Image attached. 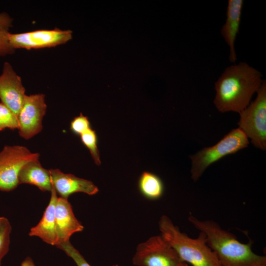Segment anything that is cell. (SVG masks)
<instances>
[{
	"label": "cell",
	"mask_w": 266,
	"mask_h": 266,
	"mask_svg": "<svg viewBox=\"0 0 266 266\" xmlns=\"http://www.w3.org/2000/svg\"><path fill=\"white\" fill-rule=\"evenodd\" d=\"M159 227L162 236L184 262L192 266H220L216 255L207 245L203 232H200L197 238H192L182 233L166 215L161 217Z\"/></svg>",
	"instance_id": "3"
},
{
	"label": "cell",
	"mask_w": 266,
	"mask_h": 266,
	"mask_svg": "<svg viewBox=\"0 0 266 266\" xmlns=\"http://www.w3.org/2000/svg\"><path fill=\"white\" fill-rule=\"evenodd\" d=\"M261 73L245 62L227 67L215 83L213 103L222 113H240L250 104L254 93L260 88Z\"/></svg>",
	"instance_id": "1"
},
{
	"label": "cell",
	"mask_w": 266,
	"mask_h": 266,
	"mask_svg": "<svg viewBox=\"0 0 266 266\" xmlns=\"http://www.w3.org/2000/svg\"><path fill=\"white\" fill-rule=\"evenodd\" d=\"M13 18L7 13H0V31L9 32L13 27Z\"/></svg>",
	"instance_id": "23"
},
{
	"label": "cell",
	"mask_w": 266,
	"mask_h": 266,
	"mask_svg": "<svg viewBox=\"0 0 266 266\" xmlns=\"http://www.w3.org/2000/svg\"><path fill=\"white\" fill-rule=\"evenodd\" d=\"M91 125L88 118L80 113L71 121L70 129L75 134L80 135L91 129Z\"/></svg>",
	"instance_id": "21"
},
{
	"label": "cell",
	"mask_w": 266,
	"mask_h": 266,
	"mask_svg": "<svg viewBox=\"0 0 266 266\" xmlns=\"http://www.w3.org/2000/svg\"><path fill=\"white\" fill-rule=\"evenodd\" d=\"M261 266H266V264H265L262 265Z\"/></svg>",
	"instance_id": "25"
},
{
	"label": "cell",
	"mask_w": 266,
	"mask_h": 266,
	"mask_svg": "<svg viewBox=\"0 0 266 266\" xmlns=\"http://www.w3.org/2000/svg\"><path fill=\"white\" fill-rule=\"evenodd\" d=\"M26 95L20 76L9 63L4 62L0 75L1 102L18 116Z\"/></svg>",
	"instance_id": "10"
},
{
	"label": "cell",
	"mask_w": 266,
	"mask_h": 266,
	"mask_svg": "<svg viewBox=\"0 0 266 266\" xmlns=\"http://www.w3.org/2000/svg\"><path fill=\"white\" fill-rule=\"evenodd\" d=\"M9 32L0 31V58L13 54L15 52V49L9 43Z\"/></svg>",
	"instance_id": "22"
},
{
	"label": "cell",
	"mask_w": 266,
	"mask_h": 266,
	"mask_svg": "<svg viewBox=\"0 0 266 266\" xmlns=\"http://www.w3.org/2000/svg\"><path fill=\"white\" fill-rule=\"evenodd\" d=\"M83 145L88 148L97 165H100V152L97 147L98 137L96 132L91 128L80 135Z\"/></svg>",
	"instance_id": "18"
},
{
	"label": "cell",
	"mask_w": 266,
	"mask_h": 266,
	"mask_svg": "<svg viewBox=\"0 0 266 266\" xmlns=\"http://www.w3.org/2000/svg\"><path fill=\"white\" fill-rule=\"evenodd\" d=\"M21 266H35L33 259L30 257H26L21 263Z\"/></svg>",
	"instance_id": "24"
},
{
	"label": "cell",
	"mask_w": 266,
	"mask_h": 266,
	"mask_svg": "<svg viewBox=\"0 0 266 266\" xmlns=\"http://www.w3.org/2000/svg\"><path fill=\"white\" fill-rule=\"evenodd\" d=\"M136 266H186L176 251L161 234L138 244L133 257Z\"/></svg>",
	"instance_id": "6"
},
{
	"label": "cell",
	"mask_w": 266,
	"mask_h": 266,
	"mask_svg": "<svg viewBox=\"0 0 266 266\" xmlns=\"http://www.w3.org/2000/svg\"><path fill=\"white\" fill-rule=\"evenodd\" d=\"M188 220L205 234L207 245L214 252L220 266H261L266 257L255 254L252 243H242L230 232L223 230L212 220H200L190 215Z\"/></svg>",
	"instance_id": "2"
},
{
	"label": "cell",
	"mask_w": 266,
	"mask_h": 266,
	"mask_svg": "<svg viewBox=\"0 0 266 266\" xmlns=\"http://www.w3.org/2000/svg\"><path fill=\"white\" fill-rule=\"evenodd\" d=\"M45 97L40 93L26 95L17 116L21 137L29 139L41 131L47 109Z\"/></svg>",
	"instance_id": "9"
},
{
	"label": "cell",
	"mask_w": 266,
	"mask_h": 266,
	"mask_svg": "<svg viewBox=\"0 0 266 266\" xmlns=\"http://www.w3.org/2000/svg\"><path fill=\"white\" fill-rule=\"evenodd\" d=\"M248 137L239 128L232 130L213 146L205 147L190 156L191 160V178L198 181L211 164L227 155L234 154L247 147Z\"/></svg>",
	"instance_id": "4"
},
{
	"label": "cell",
	"mask_w": 266,
	"mask_h": 266,
	"mask_svg": "<svg viewBox=\"0 0 266 266\" xmlns=\"http://www.w3.org/2000/svg\"><path fill=\"white\" fill-rule=\"evenodd\" d=\"M56 246L71 258L77 266H91L79 251L71 244L69 240L61 243Z\"/></svg>",
	"instance_id": "20"
},
{
	"label": "cell",
	"mask_w": 266,
	"mask_h": 266,
	"mask_svg": "<svg viewBox=\"0 0 266 266\" xmlns=\"http://www.w3.org/2000/svg\"><path fill=\"white\" fill-rule=\"evenodd\" d=\"M50 192V200L42 217L36 226L31 229L29 234L31 236H37L48 244L56 246L58 238L56 227L55 206L58 197L53 188Z\"/></svg>",
	"instance_id": "14"
},
{
	"label": "cell",
	"mask_w": 266,
	"mask_h": 266,
	"mask_svg": "<svg viewBox=\"0 0 266 266\" xmlns=\"http://www.w3.org/2000/svg\"><path fill=\"white\" fill-rule=\"evenodd\" d=\"M255 100L239 113V128L253 145L266 149V81L263 80Z\"/></svg>",
	"instance_id": "5"
},
{
	"label": "cell",
	"mask_w": 266,
	"mask_h": 266,
	"mask_svg": "<svg viewBox=\"0 0 266 266\" xmlns=\"http://www.w3.org/2000/svg\"><path fill=\"white\" fill-rule=\"evenodd\" d=\"M39 154L21 145H6L0 151V190L9 192L19 185L18 175L28 162L38 160Z\"/></svg>",
	"instance_id": "7"
},
{
	"label": "cell",
	"mask_w": 266,
	"mask_h": 266,
	"mask_svg": "<svg viewBox=\"0 0 266 266\" xmlns=\"http://www.w3.org/2000/svg\"><path fill=\"white\" fill-rule=\"evenodd\" d=\"M49 171L52 187L60 197L67 199L70 195L75 193L94 195L99 192L98 187L91 181L64 173L57 168Z\"/></svg>",
	"instance_id": "11"
},
{
	"label": "cell",
	"mask_w": 266,
	"mask_h": 266,
	"mask_svg": "<svg viewBox=\"0 0 266 266\" xmlns=\"http://www.w3.org/2000/svg\"><path fill=\"white\" fill-rule=\"evenodd\" d=\"M138 186L140 193L150 200L159 199L164 193L163 181L158 176L150 172L144 171L141 174Z\"/></svg>",
	"instance_id": "16"
},
{
	"label": "cell",
	"mask_w": 266,
	"mask_h": 266,
	"mask_svg": "<svg viewBox=\"0 0 266 266\" xmlns=\"http://www.w3.org/2000/svg\"><path fill=\"white\" fill-rule=\"evenodd\" d=\"M18 183L34 185L44 192H51L53 188L49 170L42 167L38 160L24 165L19 173Z\"/></svg>",
	"instance_id": "15"
},
{
	"label": "cell",
	"mask_w": 266,
	"mask_h": 266,
	"mask_svg": "<svg viewBox=\"0 0 266 266\" xmlns=\"http://www.w3.org/2000/svg\"><path fill=\"white\" fill-rule=\"evenodd\" d=\"M11 230L12 227L8 219L4 216L0 217V266L2 260L9 249Z\"/></svg>",
	"instance_id": "17"
},
{
	"label": "cell",
	"mask_w": 266,
	"mask_h": 266,
	"mask_svg": "<svg viewBox=\"0 0 266 266\" xmlns=\"http://www.w3.org/2000/svg\"><path fill=\"white\" fill-rule=\"evenodd\" d=\"M243 0H229L226 12V20L221 29V34L229 47V60L234 63L237 57L234 48V43L239 33Z\"/></svg>",
	"instance_id": "13"
},
{
	"label": "cell",
	"mask_w": 266,
	"mask_h": 266,
	"mask_svg": "<svg viewBox=\"0 0 266 266\" xmlns=\"http://www.w3.org/2000/svg\"><path fill=\"white\" fill-rule=\"evenodd\" d=\"M19 129L17 116L4 104L0 102V131Z\"/></svg>",
	"instance_id": "19"
},
{
	"label": "cell",
	"mask_w": 266,
	"mask_h": 266,
	"mask_svg": "<svg viewBox=\"0 0 266 266\" xmlns=\"http://www.w3.org/2000/svg\"><path fill=\"white\" fill-rule=\"evenodd\" d=\"M57 245L69 240L74 233L82 232L84 227L76 218L67 199L58 197L55 206Z\"/></svg>",
	"instance_id": "12"
},
{
	"label": "cell",
	"mask_w": 266,
	"mask_h": 266,
	"mask_svg": "<svg viewBox=\"0 0 266 266\" xmlns=\"http://www.w3.org/2000/svg\"><path fill=\"white\" fill-rule=\"evenodd\" d=\"M71 30L58 28L40 30L32 32L11 33L8 39L14 49H37L55 47L66 43L72 39Z\"/></svg>",
	"instance_id": "8"
}]
</instances>
